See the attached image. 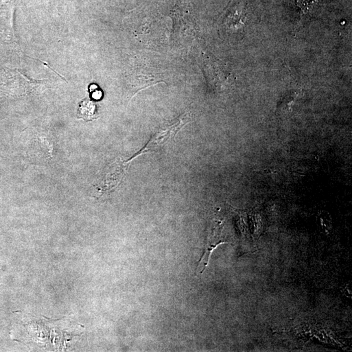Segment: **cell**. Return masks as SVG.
Masks as SVG:
<instances>
[{
  "label": "cell",
  "instance_id": "obj_1",
  "mask_svg": "<svg viewBox=\"0 0 352 352\" xmlns=\"http://www.w3.org/2000/svg\"><path fill=\"white\" fill-rule=\"evenodd\" d=\"M222 225L221 222H216L212 228L211 234L209 236L208 240L205 247V251L202 258L199 260L198 270L201 268L200 273L202 274L208 266L209 259L212 252L216 247L222 244H228L225 242L222 236Z\"/></svg>",
  "mask_w": 352,
  "mask_h": 352
},
{
  "label": "cell",
  "instance_id": "obj_2",
  "mask_svg": "<svg viewBox=\"0 0 352 352\" xmlns=\"http://www.w3.org/2000/svg\"><path fill=\"white\" fill-rule=\"evenodd\" d=\"M78 117L86 121L93 120L97 118V105L95 102L89 99H85L80 102L78 110Z\"/></svg>",
  "mask_w": 352,
  "mask_h": 352
},
{
  "label": "cell",
  "instance_id": "obj_3",
  "mask_svg": "<svg viewBox=\"0 0 352 352\" xmlns=\"http://www.w3.org/2000/svg\"><path fill=\"white\" fill-rule=\"evenodd\" d=\"M297 7L300 9L303 17L314 12L320 5L321 0H296Z\"/></svg>",
  "mask_w": 352,
  "mask_h": 352
},
{
  "label": "cell",
  "instance_id": "obj_4",
  "mask_svg": "<svg viewBox=\"0 0 352 352\" xmlns=\"http://www.w3.org/2000/svg\"><path fill=\"white\" fill-rule=\"evenodd\" d=\"M89 91L91 94V97L93 99L99 100L102 97V91L99 89L97 85L91 84L89 86Z\"/></svg>",
  "mask_w": 352,
  "mask_h": 352
}]
</instances>
